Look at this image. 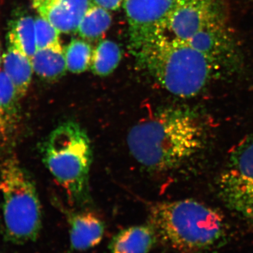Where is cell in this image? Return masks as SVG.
<instances>
[{
	"label": "cell",
	"instance_id": "obj_1",
	"mask_svg": "<svg viewBox=\"0 0 253 253\" xmlns=\"http://www.w3.org/2000/svg\"><path fill=\"white\" fill-rule=\"evenodd\" d=\"M204 141L201 120L181 107L158 110L133 126L126 139L133 157L153 172L180 166L201 149Z\"/></svg>",
	"mask_w": 253,
	"mask_h": 253
},
{
	"label": "cell",
	"instance_id": "obj_2",
	"mask_svg": "<svg viewBox=\"0 0 253 253\" xmlns=\"http://www.w3.org/2000/svg\"><path fill=\"white\" fill-rule=\"evenodd\" d=\"M135 56L159 85L183 98L199 94L221 68L188 42L166 33L148 43Z\"/></svg>",
	"mask_w": 253,
	"mask_h": 253
},
{
	"label": "cell",
	"instance_id": "obj_3",
	"mask_svg": "<svg viewBox=\"0 0 253 253\" xmlns=\"http://www.w3.org/2000/svg\"><path fill=\"white\" fill-rule=\"evenodd\" d=\"M149 224L158 239L180 253H211L224 244V217L191 199L159 203L150 209Z\"/></svg>",
	"mask_w": 253,
	"mask_h": 253
},
{
	"label": "cell",
	"instance_id": "obj_4",
	"mask_svg": "<svg viewBox=\"0 0 253 253\" xmlns=\"http://www.w3.org/2000/svg\"><path fill=\"white\" fill-rule=\"evenodd\" d=\"M43 162L71 201L85 202L89 195V175L92 151L85 130L67 121L51 131L41 146Z\"/></svg>",
	"mask_w": 253,
	"mask_h": 253
},
{
	"label": "cell",
	"instance_id": "obj_5",
	"mask_svg": "<svg viewBox=\"0 0 253 253\" xmlns=\"http://www.w3.org/2000/svg\"><path fill=\"white\" fill-rule=\"evenodd\" d=\"M0 192L4 241L14 245L36 241L42 226L41 202L33 179L16 158L0 165Z\"/></svg>",
	"mask_w": 253,
	"mask_h": 253
},
{
	"label": "cell",
	"instance_id": "obj_6",
	"mask_svg": "<svg viewBox=\"0 0 253 253\" xmlns=\"http://www.w3.org/2000/svg\"><path fill=\"white\" fill-rule=\"evenodd\" d=\"M218 190L229 209L253 218V136L231 153L218 179Z\"/></svg>",
	"mask_w": 253,
	"mask_h": 253
},
{
	"label": "cell",
	"instance_id": "obj_7",
	"mask_svg": "<svg viewBox=\"0 0 253 253\" xmlns=\"http://www.w3.org/2000/svg\"><path fill=\"white\" fill-rule=\"evenodd\" d=\"M181 0H125L131 52L135 56L148 43L166 33L169 18Z\"/></svg>",
	"mask_w": 253,
	"mask_h": 253
},
{
	"label": "cell",
	"instance_id": "obj_8",
	"mask_svg": "<svg viewBox=\"0 0 253 253\" xmlns=\"http://www.w3.org/2000/svg\"><path fill=\"white\" fill-rule=\"evenodd\" d=\"M224 26L219 0H181L169 18L166 33L189 42L202 32Z\"/></svg>",
	"mask_w": 253,
	"mask_h": 253
},
{
	"label": "cell",
	"instance_id": "obj_9",
	"mask_svg": "<svg viewBox=\"0 0 253 253\" xmlns=\"http://www.w3.org/2000/svg\"><path fill=\"white\" fill-rule=\"evenodd\" d=\"M68 219L70 225V252L87 251L98 246L102 241L104 223L94 213H68Z\"/></svg>",
	"mask_w": 253,
	"mask_h": 253
},
{
	"label": "cell",
	"instance_id": "obj_10",
	"mask_svg": "<svg viewBox=\"0 0 253 253\" xmlns=\"http://www.w3.org/2000/svg\"><path fill=\"white\" fill-rule=\"evenodd\" d=\"M157 240L151 224L130 226L113 236L109 245V253H149Z\"/></svg>",
	"mask_w": 253,
	"mask_h": 253
},
{
	"label": "cell",
	"instance_id": "obj_11",
	"mask_svg": "<svg viewBox=\"0 0 253 253\" xmlns=\"http://www.w3.org/2000/svg\"><path fill=\"white\" fill-rule=\"evenodd\" d=\"M3 71L14 83L21 99L31 84L33 71L31 59L12 42L8 40L7 49L3 56Z\"/></svg>",
	"mask_w": 253,
	"mask_h": 253
},
{
	"label": "cell",
	"instance_id": "obj_12",
	"mask_svg": "<svg viewBox=\"0 0 253 253\" xmlns=\"http://www.w3.org/2000/svg\"><path fill=\"white\" fill-rule=\"evenodd\" d=\"M31 61L34 73L45 81H56L62 77L68 70L65 50L61 43L37 49Z\"/></svg>",
	"mask_w": 253,
	"mask_h": 253
},
{
	"label": "cell",
	"instance_id": "obj_13",
	"mask_svg": "<svg viewBox=\"0 0 253 253\" xmlns=\"http://www.w3.org/2000/svg\"><path fill=\"white\" fill-rule=\"evenodd\" d=\"M111 23L112 16L109 10L91 4L82 18L77 32L83 39L96 41L104 36Z\"/></svg>",
	"mask_w": 253,
	"mask_h": 253
},
{
	"label": "cell",
	"instance_id": "obj_14",
	"mask_svg": "<svg viewBox=\"0 0 253 253\" xmlns=\"http://www.w3.org/2000/svg\"><path fill=\"white\" fill-rule=\"evenodd\" d=\"M122 59L121 47L115 42L105 40L100 42L93 51L90 68L96 76H109L117 68Z\"/></svg>",
	"mask_w": 253,
	"mask_h": 253
},
{
	"label": "cell",
	"instance_id": "obj_15",
	"mask_svg": "<svg viewBox=\"0 0 253 253\" xmlns=\"http://www.w3.org/2000/svg\"><path fill=\"white\" fill-rule=\"evenodd\" d=\"M7 40L14 42L30 59L37 49L35 18L30 15H23L11 23Z\"/></svg>",
	"mask_w": 253,
	"mask_h": 253
},
{
	"label": "cell",
	"instance_id": "obj_16",
	"mask_svg": "<svg viewBox=\"0 0 253 253\" xmlns=\"http://www.w3.org/2000/svg\"><path fill=\"white\" fill-rule=\"evenodd\" d=\"M93 50L84 40L73 39L65 49L66 66L70 72L81 73L90 68Z\"/></svg>",
	"mask_w": 253,
	"mask_h": 253
},
{
	"label": "cell",
	"instance_id": "obj_17",
	"mask_svg": "<svg viewBox=\"0 0 253 253\" xmlns=\"http://www.w3.org/2000/svg\"><path fill=\"white\" fill-rule=\"evenodd\" d=\"M19 99L14 83L4 71H0V102L16 126L20 120Z\"/></svg>",
	"mask_w": 253,
	"mask_h": 253
},
{
	"label": "cell",
	"instance_id": "obj_18",
	"mask_svg": "<svg viewBox=\"0 0 253 253\" xmlns=\"http://www.w3.org/2000/svg\"><path fill=\"white\" fill-rule=\"evenodd\" d=\"M36 44L38 49L60 44V32L41 16L35 18Z\"/></svg>",
	"mask_w": 253,
	"mask_h": 253
},
{
	"label": "cell",
	"instance_id": "obj_19",
	"mask_svg": "<svg viewBox=\"0 0 253 253\" xmlns=\"http://www.w3.org/2000/svg\"><path fill=\"white\" fill-rule=\"evenodd\" d=\"M63 12L74 18L78 23L91 6L90 0H52Z\"/></svg>",
	"mask_w": 253,
	"mask_h": 253
},
{
	"label": "cell",
	"instance_id": "obj_20",
	"mask_svg": "<svg viewBox=\"0 0 253 253\" xmlns=\"http://www.w3.org/2000/svg\"><path fill=\"white\" fill-rule=\"evenodd\" d=\"M16 128L0 102V150L11 143Z\"/></svg>",
	"mask_w": 253,
	"mask_h": 253
},
{
	"label": "cell",
	"instance_id": "obj_21",
	"mask_svg": "<svg viewBox=\"0 0 253 253\" xmlns=\"http://www.w3.org/2000/svg\"><path fill=\"white\" fill-rule=\"evenodd\" d=\"M125 0H90L92 4L101 6L109 11H116L121 7Z\"/></svg>",
	"mask_w": 253,
	"mask_h": 253
},
{
	"label": "cell",
	"instance_id": "obj_22",
	"mask_svg": "<svg viewBox=\"0 0 253 253\" xmlns=\"http://www.w3.org/2000/svg\"><path fill=\"white\" fill-rule=\"evenodd\" d=\"M33 3L39 2V1H44V0H32Z\"/></svg>",
	"mask_w": 253,
	"mask_h": 253
},
{
	"label": "cell",
	"instance_id": "obj_23",
	"mask_svg": "<svg viewBox=\"0 0 253 253\" xmlns=\"http://www.w3.org/2000/svg\"><path fill=\"white\" fill-rule=\"evenodd\" d=\"M1 54H0V67H1Z\"/></svg>",
	"mask_w": 253,
	"mask_h": 253
}]
</instances>
